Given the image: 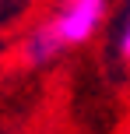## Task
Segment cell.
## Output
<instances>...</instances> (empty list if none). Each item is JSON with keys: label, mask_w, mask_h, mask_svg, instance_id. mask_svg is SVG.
Listing matches in <instances>:
<instances>
[{"label": "cell", "mask_w": 130, "mask_h": 134, "mask_svg": "<svg viewBox=\"0 0 130 134\" xmlns=\"http://www.w3.org/2000/svg\"><path fill=\"white\" fill-rule=\"evenodd\" d=\"M109 14V0H56L53 14L42 25L53 32V39L63 46V53L74 46H84L91 35L102 28Z\"/></svg>", "instance_id": "obj_1"}, {"label": "cell", "mask_w": 130, "mask_h": 134, "mask_svg": "<svg viewBox=\"0 0 130 134\" xmlns=\"http://www.w3.org/2000/svg\"><path fill=\"white\" fill-rule=\"evenodd\" d=\"M116 53L120 60L130 67V7H127V18H123V28H120V39H116Z\"/></svg>", "instance_id": "obj_2"}]
</instances>
